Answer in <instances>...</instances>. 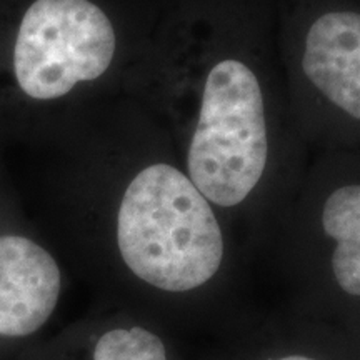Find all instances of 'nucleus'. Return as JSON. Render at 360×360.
<instances>
[{"label": "nucleus", "instance_id": "obj_8", "mask_svg": "<svg viewBox=\"0 0 360 360\" xmlns=\"http://www.w3.org/2000/svg\"><path fill=\"white\" fill-rule=\"evenodd\" d=\"M205 360H360V340L287 307L259 310L245 326L217 339Z\"/></svg>", "mask_w": 360, "mask_h": 360}, {"label": "nucleus", "instance_id": "obj_2", "mask_svg": "<svg viewBox=\"0 0 360 360\" xmlns=\"http://www.w3.org/2000/svg\"><path fill=\"white\" fill-rule=\"evenodd\" d=\"M125 94L164 125L184 167L252 260L312 155L277 45L276 0H159Z\"/></svg>", "mask_w": 360, "mask_h": 360}, {"label": "nucleus", "instance_id": "obj_7", "mask_svg": "<svg viewBox=\"0 0 360 360\" xmlns=\"http://www.w3.org/2000/svg\"><path fill=\"white\" fill-rule=\"evenodd\" d=\"M17 360H188L179 335L130 309L94 302L77 321Z\"/></svg>", "mask_w": 360, "mask_h": 360}, {"label": "nucleus", "instance_id": "obj_3", "mask_svg": "<svg viewBox=\"0 0 360 360\" xmlns=\"http://www.w3.org/2000/svg\"><path fill=\"white\" fill-rule=\"evenodd\" d=\"M159 0H0V150L127 85Z\"/></svg>", "mask_w": 360, "mask_h": 360}, {"label": "nucleus", "instance_id": "obj_1", "mask_svg": "<svg viewBox=\"0 0 360 360\" xmlns=\"http://www.w3.org/2000/svg\"><path fill=\"white\" fill-rule=\"evenodd\" d=\"M22 150V200L94 302L217 339L259 312L245 244L139 98L122 92L67 112Z\"/></svg>", "mask_w": 360, "mask_h": 360}, {"label": "nucleus", "instance_id": "obj_6", "mask_svg": "<svg viewBox=\"0 0 360 360\" xmlns=\"http://www.w3.org/2000/svg\"><path fill=\"white\" fill-rule=\"evenodd\" d=\"M0 150V360H17L53 321L70 272L30 217Z\"/></svg>", "mask_w": 360, "mask_h": 360}, {"label": "nucleus", "instance_id": "obj_4", "mask_svg": "<svg viewBox=\"0 0 360 360\" xmlns=\"http://www.w3.org/2000/svg\"><path fill=\"white\" fill-rule=\"evenodd\" d=\"M255 262L281 278L287 309L360 340V148L312 155Z\"/></svg>", "mask_w": 360, "mask_h": 360}, {"label": "nucleus", "instance_id": "obj_5", "mask_svg": "<svg viewBox=\"0 0 360 360\" xmlns=\"http://www.w3.org/2000/svg\"><path fill=\"white\" fill-rule=\"evenodd\" d=\"M277 45L310 155L360 148V0H276Z\"/></svg>", "mask_w": 360, "mask_h": 360}]
</instances>
